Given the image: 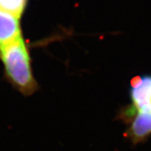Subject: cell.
<instances>
[{
    "instance_id": "6",
    "label": "cell",
    "mask_w": 151,
    "mask_h": 151,
    "mask_svg": "<svg viewBox=\"0 0 151 151\" xmlns=\"http://www.w3.org/2000/svg\"><path fill=\"white\" fill-rule=\"evenodd\" d=\"M150 113H151V108H150Z\"/></svg>"
},
{
    "instance_id": "2",
    "label": "cell",
    "mask_w": 151,
    "mask_h": 151,
    "mask_svg": "<svg viewBox=\"0 0 151 151\" xmlns=\"http://www.w3.org/2000/svg\"><path fill=\"white\" fill-rule=\"evenodd\" d=\"M132 105L121 113L124 121L129 122L137 113H150L151 76H144L132 81L130 89Z\"/></svg>"
},
{
    "instance_id": "3",
    "label": "cell",
    "mask_w": 151,
    "mask_h": 151,
    "mask_svg": "<svg viewBox=\"0 0 151 151\" xmlns=\"http://www.w3.org/2000/svg\"><path fill=\"white\" fill-rule=\"evenodd\" d=\"M21 37L19 18L0 10V49Z\"/></svg>"
},
{
    "instance_id": "4",
    "label": "cell",
    "mask_w": 151,
    "mask_h": 151,
    "mask_svg": "<svg viewBox=\"0 0 151 151\" xmlns=\"http://www.w3.org/2000/svg\"><path fill=\"white\" fill-rule=\"evenodd\" d=\"M129 122L127 135L134 143L145 141L151 134L150 113H137Z\"/></svg>"
},
{
    "instance_id": "5",
    "label": "cell",
    "mask_w": 151,
    "mask_h": 151,
    "mask_svg": "<svg viewBox=\"0 0 151 151\" xmlns=\"http://www.w3.org/2000/svg\"><path fill=\"white\" fill-rule=\"evenodd\" d=\"M27 0H0V10L19 18L25 8Z\"/></svg>"
},
{
    "instance_id": "1",
    "label": "cell",
    "mask_w": 151,
    "mask_h": 151,
    "mask_svg": "<svg viewBox=\"0 0 151 151\" xmlns=\"http://www.w3.org/2000/svg\"><path fill=\"white\" fill-rule=\"evenodd\" d=\"M0 59L4 73L12 86L24 96H31L39 90L33 74L30 57L22 37L0 49Z\"/></svg>"
}]
</instances>
